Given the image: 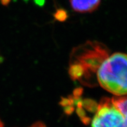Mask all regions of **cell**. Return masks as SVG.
<instances>
[{
    "instance_id": "8992f818",
    "label": "cell",
    "mask_w": 127,
    "mask_h": 127,
    "mask_svg": "<svg viewBox=\"0 0 127 127\" xmlns=\"http://www.w3.org/2000/svg\"><path fill=\"white\" fill-rule=\"evenodd\" d=\"M0 127H3V124L2 121H1V119H0Z\"/></svg>"
},
{
    "instance_id": "3957f363",
    "label": "cell",
    "mask_w": 127,
    "mask_h": 127,
    "mask_svg": "<svg viewBox=\"0 0 127 127\" xmlns=\"http://www.w3.org/2000/svg\"><path fill=\"white\" fill-rule=\"evenodd\" d=\"M101 0H69L70 4L75 12L90 13L95 11L100 5Z\"/></svg>"
},
{
    "instance_id": "7a4b0ae2",
    "label": "cell",
    "mask_w": 127,
    "mask_h": 127,
    "mask_svg": "<svg viewBox=\"0 0 127 127\" xmlns=\"http://www.w3.org/2000/svg\"><path fill=\"white\" fill-rule=\"evenodd\" d=\"M91 127H127L124 118L111 99L103 98L95 108Z\"/></svg>"
},
{
    "instance_id": "277c9868",
    "label": "cell",
    "mask_w": 127,
    "mask_h": 127,
    "mask_svg": "<svg viewBox=\"0 0 127 127\" xmlns=\"http://www.w3.org/2000/svg\"><path fill=\"white\" fill-rule=\"evenodd\" d=\"M113 104L121 113L127 126V96L116 97L112 99Z\"/></svg>"
},
{
    "instance_id": "5b68a950",
    "label": "cell",
    "mask_w": 127,
    "mask_h": 127,
    "mask_svg": "<svg viewBox=\"0 0 127 127\" xmlns=\"http://www.w3.org/2000/svg\"><path fill=\"white\" fill-rule=\"evenodd\" d=\"M29 127H47V126L41 122H37L34 123Z\"/></svg>"
},
{
    "instance_id": "6da1fadb",
    "label": "cell",
    "mask_w": 127,
    "mask_h": 127,
    "mask_svg": "<svg viewBox=\"0 0 127 127\" xmlns=\"http://www.w3.org/2000/svg\"><path fill=\"white\" fill-rule=\"evenodd\" d=\"M100 86L114 95H127V54L116 52L107 56L97 70Z\"/></svg>"
}]
</instances>
